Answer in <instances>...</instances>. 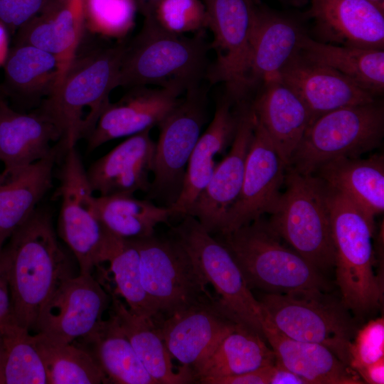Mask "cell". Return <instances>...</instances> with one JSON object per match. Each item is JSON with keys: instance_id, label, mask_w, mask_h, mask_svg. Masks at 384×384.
<instances>
[{"instance_id": "cell-1", "label": "cell", "mask_w": 384, "mask_h": 384, "mask_svg": "<svg viewBox=\"0 0 384 384\" xmlns=\"http://www.w3.org/2000/svg\"><path fill=\"white\" fill-rule=\"evenodd\" d=\"M0 260L8 282L15 322L34 330L43 304L71 277L69 260L47 210L37 208L4 244Z\"/></svg>"}, {"instance_id": "cell-2", "label": "cell", "mask_w": 384, "mask_h": 384, "mask_svg": "<svg viewBox=\"0 0 384 384\" xmlns=\"http://www.w3.org/2000/svg\"><path fill=\"white\" fill-rule=\"evenodd\" d=\"M124 45L78 54L53 92L39 107L58 127L65 151L92 132L117 87Z\"/></svg>"}, {"instance_id": "cell-3", "label": "cell", "mask_w": 384, "mask_h": 384, "mask_svg": "<svg viewBox=\"0 0 384 384\" xmlns=\"http://www.w3.org/2000/svg\"><path fill=\"white\" fill-rule=\"evenodd\" d=\"M210 48L201 35L171 33L145 17L139 33L124 46L117 87L154 85L181 93L198 88L206 77Z\"/></svg>"}, {"instance_id": "cell-4", "label": "cell", "mask_w": 384, "mask_h": 384, "mask_svg": "<svg viewBox=\"0 0 384 384\" xmlns=\"http://www.w3.org/2000/svg\"><path fill=\"white\" fill-rule=\"evenodd\" d=\"M215 237L231 253L250 289L288 294L328 289L319 270L284 245L262 217Z\"/></svg>"}, {"instance_id": "cell-5", "label": "cell", "mask_w": 384, "mask_h": 384, "mask_svg": "<svg viewBox=\"0 0 384 384\" xmlns=\"http://www.w3.org/2000/svg\"><path fill=\"white\" fill-rule=\"evenodd\" d=\"M336 280L341 302L356 314L379 306L383 285L373 270L374 218L343 194L329 187Z\"/></svg>"}, {"instance_id": "cell-6", "label": "cell", "mask_w": 384, "mask_h": 384, "mask_svg": "<svg viewBox=\"0 0 384 384\" xmlns=\"http://www.w3.org/2000/svg\"><path fill=\"white\" fill-rule=\"evenodd\" d=\"M284 186L270 214V226L319 271L334 267L328 186L314 174H302L289 167Z\"/></svg>"}, {"instance_id": "cell-7", "label": "cell", "mask_w": 384, "mask_h": 384, "mask_svg": "<svg viewBox=\"0 0 384 384\" xmlns=\"http://www.w3.org/2000/svg\"><path fill=\"white\" fill-rule=\"evenodd\" d=\"M139 255L141 280L161 320L189 308L216 303L198 264L174 236L130 240Z\"/></svg>"}, {"instance_id": "cell-8", "label": "cell", "mask_w": 384, "mask_h": 384, "mask_svg": "<svg viewBox=\"0 0 384 384\" xmlns=\"http://www.w3.org/2000/svg\"><path fill=\"white\" fill-rule=\"evenodd\" d=\"M383 133L384 108L376 101L333 110L309 125L287 167L312 174L331 159L360 157L375 149Z\"/></svg>"}, {"instance_id": "cell-9", "label": "cell", "mask_w": 384, "mask_h": 384, "mask_svg": "<svg viewBox=\"0 0 384 384\" xmlns=\"http://www.w3.org/2000/svg\"><path fill=\"white\" fill-rule=\"evenodd\" d=\"M264 321L290 338L321 344L348 366L356 328L341 301L325 292L263 293L258 297Z\"/></svg>"}, {"instance_id": "cell-10", "label": "cell", "mask_w": 384, "mask_h": 384, "mask_svg": "<svg viewBox=\"0 0 384 384\" xmlns=\"http://www.w3.org/2000/svg\"><path fill=\"white\" fill-rule=\"evenodd\" d=\"M171 228L176 238L193 257L216 293L220 310L238 326L264 337L262 308L248 287L229 250L190 215ZM265 338V337H264Z\"/></svg>"}, {"instance_id": "cell-11", "label": "cell", "mask_w": 384, "mask_h": 384, "mask_svg": "<svg viewBox=\"0 0 384 384\" xmlns=\"http://www.w3.org/2000/svg\"><path fill=\"white\" fill-rule=\"evenodd\" d=\"M58 174L59 235L75 255L80 274H91L106 262L112 234L100 220L96 197L75 147L64 151Z\"/></svg>"}, {"instance_id": "cell-12", "label": "cell", "mask_w": 384, "mask_h": 384, "mask_svg": "<svg viewBox=\"0 0 384 384\" xmlns=\"http://www.w3.org/2000/svg\"><path fill=\"white\" fill-rule=\"evenodd\" d=\"M208 119L206 93L199 87L186 92L183 98L158 125L154 178L148 199L171 207L178 198L187 164Z\"/></svg>"}, {"instance_id": "cell-13", "label": "cell", "mask_w": 384, "mask_h": 384, "mask_svg": "<svg viewBox=\"0 0 384 384\" xmlns=\"http://www.w3.org/2000/svg\"><path fill=\"white\" fill-rule=\"evenodd\" d=\"M208 28L213 35L210 48L216 54L206 77L225 85L228 97L239 102L252 86L250 56L257 9L252 0H202Z\"/></svg>"}, {"instance_id": "cell-14", "label": "cell", "mask_w": 384, "mask_h": 384, "mask_svg": "<svg viewBox=\"0 0 384 384\" xmlns=\"http://www.w3.org/2000/svg\"><path fill=\"white\" fill-rule=\"evenodd\" d=\"M110 297L92 274L64 279L42 306L34 330L62 343L90 334L102 319Z\"/></svg>"}, {"instance_id": "cell-15", "label": "cell", "mask_w": 384, "mask_h": 384, "mask_svg": "<svg viewBox=\"0 0 384 384\" xmlns=\"http://www.w3.org/2000/svg\"><path fill=\"white\" fill-rule=\"evenodd\" d=\"M287 167L254 114L253 135L242 188L218 235L230 233L265 214L270 215L280 198Z\"/></svg>"}, {"instance_id": "cell-16", "label": "cell", "mask_w": 384, "mask_h": 384, "mask_svg": "<svg viewBox=\"0 0 384 384\" xmlns=\"http://www.w3.org/2000/svg\"><path fill=\"white\" fill-rule=\"evenodd\" d=\"M254 130V112L242 104L231 147L187 215L196 218L211 235L220 234L227 214L237 200L243 182L245 164Z\"/></svg>"}, {"instance_id": "cell-17", "label": "cell", "mask_w": 384, "mask_h": 384, "mask_svg": "<svg viewBox=\"0 0 384 384\" xmlns=\"http://www.w3.org/2000/svg\"><path fill=\"white\" fill-rule=\"evenodd\" d=\"M154 325L171 358L191 370L194 377L223 339L238 327L216 303L189 308Z\"/></svg>"}, {"instance_id": "cell-18", "label": "cell", "mask_w": 384, "mask_h": 384, "mask_svg": "<svg viewBox=\"0 0 384 384\" xmlns=\"http://www.w3.org/2000/svg\"><path fill=\"white\" fill-rule=\"evenodd\" d=\"M180 92L148 86L130 88L119 100L105 108L86 139L88 151L105 143L130 137L159 125L178 104Z\"/></svg>"}, {"instance_id": "cell-19", "label": "cell", "mask_w": 384, "mask_h": 384, "mask_svg": "<svg viewBox=\"0 0 384 384\" xmlns=\"http://www.w3.org/2000/svg\"><path fill=\"white\" fill-rule=\"evenodd\" d=\"M61 138L57 125L39 107L20 112L0 98V161L7 176L56 152Z\"/></svg>"}, {"instance_id": "cell-20", "label": "cell", "mask_w": 384, "mask_h": 384, "mask_svg": "<svg viewBox=\"0 0 384 384\" xmlns=\"http://www.w3.org/2000/svg\"><path fill=\"white\" fill-rule=\"evenodd\" d=\"M150 130L129 137L90 166L86 173L94 192L100 196L149 192L156 149Z\"/></svg>"}, {"instance_id": "cell-21", "label": "cell", "mask_w": 384, "mask_h": 384, "mask_svg": "<svg viewBox=\"0 0 384 384\" xmlns=\"http://www.w3.org/2000/svg\"><path fill=\"white\" fill-rule=\"evenodd\" d=\"M277 78L301 97L310 112L311 122L333 110L375 101L374 95L340 73L299 54Z\"/></svg>"}, {"instance_id": "cell-22", "label": "cell", "mask_w": 384, "mask_h": 384, "mask_svg": "<svg viewBox=\"0 0 384 384\" xmlns=\"http://www.w3.org/2000/svg\"><path fill=\"white\" fill-rule=\"evenodd\" d=\"M309 14L328 43L384 48V9L368 0H311Z\"/></svg>"}, {"instance_id": "cell-23", "label": "cell", "mask_w": 384, "mask_h": 384, "mask_svg": "<svg viewBox=\"0 0 384 384\" xmlns=\"http://www.w3.org/2000/svg\"><path fill=\"white\" fill-rule=\"evenodd\" d=\"M264 85L262 92L250 106L288 166L294 151L311 122V116L297 93L278 78Z\"/></svg>"}, {"instance_id": "cell-24", "label": "cell", "mask_w": 384, "mask_h": 384, "mask_svg": "<svg viewBox=\"0 0 384 384\" xmlns=\"http://www.w3.org/2000/svg\"><path fill=\"white\" fill-rule=\"evenodd\" d=\"M82 3L83 0H57L17 30L16 45L33 46L56 58L58 82L78 53L85 28Z\"/></svg>"}, {"instance_id": "cell-25", "label": "cell", "mask_w": 384, "mask_h": 384, "mask_svg": "<svg viewBox=\"0 0 384 384\" xmlns=\"http://www.w3.org/2000/svg\"><path fill=\"white\" fill-rule=\"evenodd\" d=\"M232 100L218 102L212 120L201 134L189 158L183 188L177 201L169 207L172 217L188 214L208 184L215 167V158L232 143L238 122V112L231 110Z\"/></svg>"}, {"instance_id": "cell-26", "label": "cell", "mask_w": 384, "mask_h": 384, "mask_svg": "<svg viewBox=\"0 0 384 384\" xmlns=\"http://www.w3.org/2000/svg\"><path fill=\"white\" fill-rule=\"evenodd\" d=\"M264 337L276 361L303 378L308 384H363L358 374L327 347L282 334L264 320Z\"/></svg>"}, {"instance_id": "cell-27", "label": "cell", "mask_w": 384, "mask_h": 384, "mask_svg": "<svg viewBox=\"0 0 384 384\" xmlns=\"http://www.w3.org/2000/svg\"><path fill=\"white\" fill-rule=\"evenodd\" d=\"M330 188L351 200L374 218L384 211V157H338L319 166L312 174Z\"/></svg>"}, {"instance_id": "cell-28", "label": "cell", "mask_w": 384, "mask_h": 384, "mask_svg": "<svg viewBox=\"0 0 384 384\" xmlns=\"http://www.w3.org/2000/svg\"><path fill=\"white\" fill-rule=\"evenodd\" d=\"M103 373L106 383L158 384L137 356L116 316L110 312L87 336L76 340Z\"/></svg>"}, {"instance_id": "cell-29", "label": "cell", "mask_w": 384, "mask_h": 384, "mask_svg": "<svg viewBox=\"0 0 384 384\" xmlns=\"http://www.w3.org/2000/svg\"><path fill=\"white\" fill-rule=\"evenodd\" d=\"M304 35L292 21L257 9L250 56L252 85L277 78L299 54Z\"/></svg>"}, {"instance_id": "cell-30", "label": "cell", "mask_w": 384, "mask_h": 384, "mask_svg": "<svg viewBox=\"0 0 384 384\" xmlns=\"http://www.w3.org/2000/svg\"><path fill=\"white\" fill-rule=\"evenodd\" d=\"M57 154L8 176L0 185V254L10 236L52 188Z\"/></svg>"}, {"instance_id": "cell-31", "label": "cell", "mask_w": 384, "mask_h": 384, "mask_svg": "<svg viewBox=\"0 0 384 384\" xmlns=\"http://www.w3.org/2000/svg\"><path fill=\"white\" fill-rule=\"evenodd\" d=\"M111 311L143 366L158 384L196 383L189 368L181 366L174 370L172 358L151 321L132 313L116 294L112 296Z\"/></svg>"}, {"instance_id": "cell-32", "label": "cell", "mask_w": 384, "mask_h": 384, "mask_svg": "<svg viewBox=\"0 0 384 384\" xmlns=\"http://www.w3.org/2000/svg\"><path fill=\"white\" fill-rule=\"evenodd\" d=\"M299 55L335 70L374 96L383 93V49L322 43L304 34Z\"/></svg>"}, {"instance_id": "cell-33", "label": "cell", "mask_w": 384, "mask_h": 384, "mask_svg": "<svg viewBox=\"0 0 384 384\" xmlns=\"http://www.w3.org/2000/svg\"><path fill=\"white\" fill-rule=\"evenodd\" d=\"M275 355L260 334L242 327L225 336L195 373L196 383L259 370L275 363Z\"/></svg>"}, {"instance_id": "cell-34", "label": "cell", "mask_w": 384, "mask_h": 384, "mask_svg": "<svg viewBox=\"0 0 384 384\" xmlns=\"http://www.w3.org/2000/svg\"><path fill=\"white\" fill-rule=\"evenodd\" d=\"M98 216L104 228L124 240H136L154 234L155 228L168 223L169 207L139 199L134 195L115 194L96 197Z\"/></svg>"}, {"instance_id": "cell-35", "label": "cell", "mask_w": 384, "mask_h": 384, "mask_svg": "<svg viewBox=\"0 0 384 384\" xmlns=\"http://www.w3.org/2000/svg\"><path fill=\"white\" fill-rule=\"evenodd\" d=\"M4 67L7 87L17 97L31 103L47 97L60 76L56 58L30 45H15L9 50Z\"/></svg>"}, {"instance_id": "cell-36", "label": "cell", "mask_w": 384, "mask_h": 384, "mask_svg": "<svg viewBox=\"0 0 384 384\" xmlns=\"http://www.w3.org/2000/svg\"><path fill=\"white\" fill-rule=\"evenodd\" d=\"M32 338L43 362L48 384L106 383L92 356L74 343L55 342L38 333Z\"/></svg>"}, {"instance_id": "cell-37", "label": "cell", "mask_w": 384, "mask_h": 384, "mask_svg": "<svg viewBox=\"0 0 384 384\" xmlns=\"http://www.w3.org/2000/svg\"><path fill=\"white\" fill-rule=\"evenodd\" d=\"M0 383L48 384L43 362L28 331L15 321L0 329Z\"/></svg>"}, {"instance_id": "cell-38", "label": "cell", "mask_w": 384, "mask_h": 384, "mask_svg": "<svg viewBox=\"0 0 384 384\" xmlns=\"http://www.w3.org/2000/svg\"><path fill=\"white\" fill-rule=\"evenodd\" d=\"M114 276L117 292L134 314L154 323L158 312L141 280L139 252L132 240L113 235L107 261Z\"/></svg>"}, {"instance_id": "cell-39", "label": "cell", "mask_w": 384, "mask_h": 384, "mask_svg": "<svg viewBox=\"0 0 384 384\" xmlns=\"http://www.w3.org/2000/svg\"><path fill=\"white\" fill-rule=\"evenodd\" d=\"M137 11L135 0H83L84 27L104 38L122 39L134 28Z\"/></svg>"}, {"instance_id": "cell-40", "label": "cell", "mask_w": 384, "mask_h": 384, "mask_svg": "<svg viewBox=\"0 0 384 384\" xmlns=\"http://www.w3.org/2000/svg\"><path fill=\"white\" fill-rule=\"evenodd\" d=\"M151 16L161 28L174 34L198 33L208 28L202 0H161Z\"/></svg>"}, {"instance_id": "cell-41", "label": "cell", "mask_w": 384, "mask_h": 384, "mask_svg": "<svg viewBox=\"0 0 384 384\" xmlns=\"http://www.w3.org/2000/svg\"><path fill=\"white\" fill-rule=\"evenodd\" d=\"M384 358V319H372L356 332L348 348V366L355 371Z\"/></svg>"}, {"instance_id": "cell-42", "label": "cell", "mask_w": 384, "mask_h": 384, "mask_svg": "<svg viewBox=\"0 0 384 384\" xmlns=\"http://www.w3.org/2000/svg\"><path fill=\"white\" fill-rule=\"evenodd\" d=\"M57 0H0V21L14 32Z\"/></svg>"}, {"instance_id": "cell-43", "label": "cell", "mask_w": 384, "mask_h": 384, "mask_svg": "<svg viewBox=\"0 0 384 384\" xmlns=\"http://www.w3.org/2000/svg\"><path fill=\"white\" fill-rule=\"evenodd\" d=\"M271 366L237 375L217 378L209 384H268Z\"/></svg>"}, {"instance_id": "cell-44", "label": "cell", "mask_w": 384, "mask_h": 384, "mask_svg": "<svg viewBox=\"0 0 384 384\" xmlns=\"http://www.w3.org/2000/svg\"><path fill=\"white\" fill-rule=\"evenodd\" d=\"M14 321L8 282L0 260V329Z\"/></svg>"}, {"instance_id": "cell-45", "label": "cell", "mask_w": 384, "mask_h": 384, "mask_svg": "<svg viewBox=\"0 0 384 384\" xmlns=\"http://www.w3.org/2000/svg\"><path fill=\"white\" fill-rule=\"evenodd\" d=\"M269 384H308V383L275 360V363L270 369Z\"/></svg>"}, {"instance_id": "cell-46", "label": "cell", "mask_w": 384, "mask_h": 384, "mask_svg": "<svg viewBox=\"0 0 384 384\" xmlns=\"http://www.w3.org/2000/svg\"><path fill=\"white\" fill-rule=\"evenodd\" d=\"M356 372L364 383H384V358L371 364L358 368Z\"/></svg>"}, {"instance_id": "cell-47", "label": "cell", "mask_w": 384, "mask_h": 384, "mask_svg": "<svg viewBox=\"0 0 384 384\" xmlns=\"http://www.w3.org/2000/svg\"><path fill=\"white\" fill-rule=\"evenodd\" d=\"M9 31L0 21V67L4 66L9 52Z\"/></svg>"}, {"instance_id": "cell-48", "label": "cell", "mask_w": 384, "mask_h": 384, "mask_svg": "<svg viewBox=\"0 0 384 384\" xmlns=\"http://www.w3.org/2000/svg\"><path fill=\"white\" fill-rule=\"evenodd\" d=\"M161 0H135L137 10L145 17L151 16L156 6Z\"/></svg>"}, {"instance_id": "cell-49", "label": "cell", "mask_w": 384, "mask_h": 384, "mask_svg": "<svg viewBox=\"0 0 384 384\" xmlns=\"http://www.w3.org/2000/svg\"><path fill=\"white\" fill-rule=\"evenodd\" d=\"M375 5L378 6L379 7L384 9V0H368Z\"/></svg>"}, {"instance_id": "cell-50", "label": "cell", "mask_w": 384, "mask_h": 384, "mask_svg": "<svg viewBox=\"0 0 384 384\" xmlns=\"http://www.w3.org/2000/svg\"><path fill=\"white\" fill-rule=\"evenodd\" d=\"M7 178V176L4 172H0V185Z\"/></svg>"}, {"instance_id": "cell-51", "label": "cell", "mask_w": 384, "mask_h": 384, "mask_svg": "<svg viewBox=\"0 0 384 384\" xmlns=\"http://www.w3.org/2000/svg\"><path fill=\"white\" fill-rule=\"evenodd\" d=\"M1 351H2V343H1V337L0 335V360H1Z\"/></svg>"}]
</instances>
